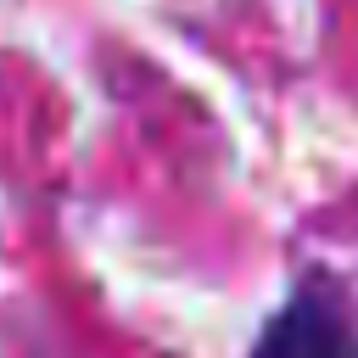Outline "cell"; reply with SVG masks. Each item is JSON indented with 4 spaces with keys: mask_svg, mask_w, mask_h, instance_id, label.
<instances>
[{
    "mask_svg": "<svg viewBox=\"0 0 358 358\" xmlns=\"http://www.w3.org/2000/svg\"><path fill=\"white\" fill-rule=\"evenodd\" d=\"M246 358H358V296L330 268H302Z\"/></svg>",
    "mask_w": 358,
    "mask_h": 358,
    "instance_id": "1",
    "label": "cell"
}]
</instances>
